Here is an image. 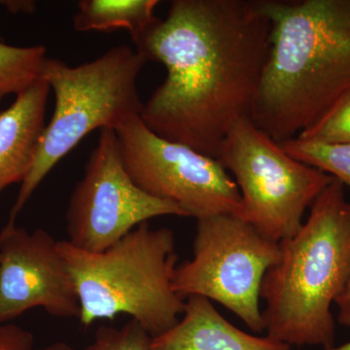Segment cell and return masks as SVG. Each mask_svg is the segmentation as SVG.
Here are the masks:
<instances>
[{
    "label": "cell",
    "instance_id": "2e32d148",
    "mask_svg": "<svg viewBox=\"0 0 350 350\" xmlns=\"http://www.w3.org/2000/svg\"><path fill=\"white\" fill-rule=\"evenodd\" d=\"M296 138L321 144H350V90Z\"/></svg>",
    "mask_w": 350,
    "mask_h": 350
},
{
    "label": "cell",
    "instance_id": "8992f818",
    "mask_svg": "<svg viewBox=\"0 0 350 350\" xmlns=\"http://www.w3.org/2000/svg\"><path fill=\"white\" fill-rule=\"evenodd\" d=\"M217 160L241 193L238 218L276 243L298 232L306 211L334 179L289 155L250 118L231 126Z\"/></svg>",
    "mask_w": 350,
    "mask_h": 350
},
{
    "label": "cell",
    "instance_id": "44dd1931",
    "mask_svg": "<svg viewBox=\"0 0 350 350\" xmlns=\"http://www.w3.org/2000/svg\"><path fill=\"white\" fill-rule=\"evenodd\" d=\"M31 350H96V347H94V344H92L88 345L87 347H84V349H75L72 345L66 344V342H57L55 344L48 345V347H42V349Z\"/></svg>",
    "mask_w": 350,
    "mask_h": 350
},
{
    "label": "cell",
    "instance_id": "5b68a950",
    "mask_svg": "<svg viewBox=\"0 0 350 350\" xmlns=\"http://www.w3.org/2000/svg\"><path fill=\"white\" fill-rule=\"evenodd\" d=\"M146 62L142 53L126 45L113 47L77 66L45 59L41 78L54 92L56 105L31 170L21 183L9 220L16 221L51 170L90 133L98 129L115 131L142 114L144 103L137 81Z\"/></svg>",
    "mask_w": 350,
    "mask_h": 350
},
{
    "label": "cell",
    "instance_id": "ac0fdd59",
    "mask_svg": "<svg viewBox=\"0 0 350 350\" xmlns=\"http://www.w3.org/2000/svg\"><path fill=\"white\" fill-rule=\"evenodd\" d=\"M33 344L31 331L15 324H0V350H31Z\"/></svg>",
    "mask_w": 350,
    "mask_h": 350
},
{
    "label": "cell",
    "instance_id": "ffe728a7",
    "mask_svg": "<svg viewBox=\"0 0 350 350\" xmlns=\"http://www.w3.org/2000/svg\"><path fill=\"white\" fill-rule=\"evenodd\" d=\"M0 4L12 14H31L36 9L33 0H2Z\"/></svg>",
    "mask_w": 350,
    "mask_h": 350
},
{
    "label": "cell",
    "instance_id": "6da1fadb",
    "mask_svg": "<svg viewBox=\"0 0 350 350\" xmlns=\"http://www.w3.org/2000/svg\"><path fill=\"white\" fill-rule=\"evenodd\" d=\"M271 29L256 0H174L133 43L167 69L144 103L147 128L217 159L231 126L251 119Z\"/></svg>",
    "mask_w": 350,
    "mask_h": 350
},
{
    "label": "cell",
    "instance_id": "3957f363",
    "mask_svg": "<svg viewBox=\"0 0 350 350\" xmlns=\"http://www.w3.org/2000/svg\"><path fill=\"white\" fill-rule=\"evenodd\" d=\"M280 251L262 283L267 336L290 347H335L332 306L350 280V200L342 182L324 189Z\"/></svg>",
    "mask_w": 350,
    "mask_h": 350
},
{
    "label": "cell",
    "instance_id": "7c38bea8",
    "mask_svg": "<svg viewBox=\"0 0 350 350\" xmlns=\"http://www.w3.org/2000/svg\"><path fill=\"white\" fill-rule=\"evenodd\" d=\"M50 91L40 78L0 113V194L8 186L22 183L31 170L46 126Z\"/></svg>",
    "mask_w": 350,
    "mask_h": 350
},
{
    "label": "cell",
    "instance_id": "d6986e66",
    "mask_svg": "<svg viewBox=\"0 0 350 350\" xmlns=\"http://www.w3.org/2000/svg\"><path fill=\"white\" fill-rule=\"evenodd\" d=\"M335 305L338 308V322L340 325L350 328V280L344 291L338 296Z\"/></svg>",
    "mask_w": 350,
    "mask_h": 350
},
{
    "label": "cell",
    "instance_id": "30bf717a",
    "mask_svg": "<svg viewBox=\"0 0 350 350\" xmlns=\"http://www.w3.org/2000/svg\"><path fill=\"white\" fill-rule=\"evenodd\" d=\"M59 241L8 220L0 231V324L41 308L57 319H79L80 303Z\"/></svg>",
    "mask_w": 350,
    "mask_h": 350
},
{
    "label": "cell",
    "instance_id": "7a4b0ae2",
    "mask_svg": "<svg viewBox=\"0 0 350 350\" xmlns=\"http://www.w3.org/2000/svg\"><path fill=\"white\" fill-rule=\"evenodd\" d=\"M256 1L271 47L251 120L283 144L350 90V0Z\"/></svg>",
    "mask_w": 350,
    "mask_h": 350
},
{
    "label": "cell",
    "instance_id": "8fae6325",
    "mask_svg": "<svg viewBox=\"0 0 350 350\" xmlns=\"http://www.w3.org/2000/svg\"><path fill=\"white\" fill-rule=\"evenodd\" d=\"M152 350H291L273 338L256 337L239 330L204 297L186 299L177 323L152 338Z\"/></svg>",
    "mask_w": 350,
    "mask_h": 350
},
{
    "label": "cell",
    "instance_id": "52a82bcc",
    "mask_svg": "<svg viewBox=\"0 0 350 350\" xmlns=\"http://www.w3.org/2000/svg\"><path fill=\"white\" fill-rule=\"evenodd\" d=\"M280 253V243L236 216L200 219L192 259L177 266L172 288L185 300L200 296L217 301L251 331L262 333V283Z\"/></svg>",
    "mask_w": 350,
    "mask_h": 350
},
{
    "label": "cell",
    "instance_id": "ba28073f",
    "mask_svg": "<svg viewBox=\"0 0 350 350\" xmlns=\"http://www.w3.org/2000/svg\"><path fill=\"white\" fill-rule=\"evenodd\" d=\"M115 133L126 172L147 194L174 202L197 220L223 214L238 217L241 193L217 159L159 137L140 115Z\"/></svg>",
    "mask_w": 350,
    "mask_h": 350
},
{
    "label": "cell",
    "instance_id": "5bb4252c",
    "mask_svg": "<svg viewBox=\"0 0 350 350\" xmlns=\"http://www.w3.org/2000/svg\"><path fill=\"white\" fill-rule=\"evenodd\" d=\"M44 46L16 47L0 42V101L16 96L38 82L45 63Z\"/></svg>",
    "mask_w": 350,
    "mask_h": 350
},
{
    "label": "cell",
    "instance_id": "7402d4cb",
    "mask_svg": "<svg viewBox=\"0 0 350 350\" xmlns=\"http://www.w3.org/2000/svg\"><path fill=\"white\" fill-rule=\"evenodd\" d=\"M324 350H350V340L344 345H338V347L335 345V347H331V349Z\"/></svg>",
    "mask_w": 350,
    "mask_h": 350
},
{
    "label": "cell",
    "instance_id": "9a60e30c",
    "mask_svg": "<svg viewBox=\"0 0 350 350\" xmlns=\"http://www.w3.org/2000/svg\"><path fill=\"white\" fill-rule=\"evenodd\" d=\"M280 145L297 160L350 187V144H321L294 138Z\"/></svg>",
    "mask_w": 350,
    "mask_h": 350
},
{
    "label": "cell",
    "instance_id": "9c48e42d",
    "mask_svg": "<svg viewBox=\"0 0 350 350\" xmlns=\"http://www.w3.org/2000/svg\"><path fill=\"white\" fill-rule=\"evenodd\" d=\"M161 216L188 217L174 202L138 187L122 160L116 133L112 129L101 130L84 176L69 199L68 243L89 252H103L137 226Z\"/></svg>",
    "mask_w": 350,
    "mask_h": 350
},
{
    "label": "cell",
    "instance_id": "e0dca14e",
    "mask_svg": "<svg viewBox=\"0 0 350 350\" xmlns=\"http://www.w3.org/2000/svg\"><path fill=\"white\" fill-rule=\"evenodd\" d=\"M152 337L135 320L121 328L101 326L96 332V350H152Z\"/></svg>",
    "mask_w": 350,
    "mask_h": 350
},
{
    "label": "cell",
    "instance_id": "277c9868",
    "mask_svg": "<svg viewBox=\"0 0 350 350\" xmlns=\"http://www.w3.org/2000/svg\"><path fill=\"white\" fill-rule=\"evenodd\" d=\"M80 303V323L126 314L152 338L177 323L185 299L172 288L178 255L174 232L142 223L103 252L59 241Z\"/></svg>",
    "mask_w": 350,
    "mask_h": 350
},
{
    "label": "cell",
    "instance_id": "4fadbf2b",
    "mask_svg": "<svg viewBox=\"0 0 350 350\" xmlns=\"http://www.w3.org/2000/svg\"><path fill=\"white\" fill-rule=\"evenodd\" d=\"M158 0H81L73 17L76 31L126 29L135 43L157 20Z\"/></svg>",
    "mask_w": 350,
    "mask_h": 350
}]
</instances>
